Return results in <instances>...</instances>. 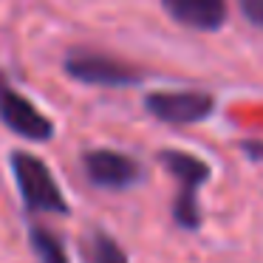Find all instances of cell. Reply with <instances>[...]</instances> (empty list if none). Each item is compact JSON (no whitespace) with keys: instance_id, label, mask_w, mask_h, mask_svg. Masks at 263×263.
<instances>
[{"instance_id":"3","label":"cell","mask_w":263,"mask_h":263,"mask_svg":"<svg viewBox=\"0 0 263 263\" xmlns=\"http://www.w3.org/2000/svg\"><path fill=\"white\" fill-rule=\"evenodd\" d=\"M147 110L167 125H193L212 114L215 99L204 91H159L144 99Z\"/></svg>"},{"instance_id":"2","label":"cell","mask_w":263,"mask_h":263,"mask_svg":"<svg viewBox=\"0 0 263 263\" xmlns=\"http://www.w3.org/2000/svg\"><path fill=\"white\" fill-rule=\"evenodd\" d=\"M161 164L170 170V176L178 181V195L176 204H173V218H176L181 227L193 229L198 227V187L206 181L210 176V167L201 159L181 150H164L161 153Z\"/></svg>"},{"instance_id":"11","label":"cell","mask_w":263,"mask_h":263,"mask_svg":"<svg viewBox=\"0 0 263 263\" xmlns=\"http://www.w3.org/2000/svg\"><path fill=\"white\" fill-rule=\"evenodd\" d=\"M246 150H249L252 156H263V144H246Z\"/></svg>"},{"instance_id":"7","label":"cell","mask_w":263,"mask_h":263,"mask_svg":"<svg viewBox=\"0 0 263 263\" xmlns=\"http://www.w3.org/2000/svg\"><path fill=\"white\" fill-rule=\"evenodd\" d=\"M173 20L198 31H215L227 20V0H161Z\"/></svg>"},{"instance_id":"8","label":"cell","mask_w":263,"mask_h":263,"mask_svg":"<svg viewBox=\"0 0 263 263\" xmlns=\"http://www.w3.org/2000/svg\"><path fill=\"white\" fill-rule=\"evenodd\" d=\"M31 246H34L37 257L43 263H68V255H65L63 243L51 229H43V227L31 229Z\"/></svg>"},{"instance_id":"1","label":"cell","mask_w":263,"mask_h":263,"mask_svg":"<svg viewBox=\"0 0 263 263\" xmlns=\"http://www.w3.org/2000/svg\"><path fill=\"white\" fill-rule=\"evenodd\" d=\"M14 178H17L20 195H23L26 206L34 212H54L63 215L68 212V204L63 198V190L54 181L51 170L46 167V161L37 159L31 153H14L12 156Z\"/></svg>"},{"instance_id":"9","label":"cell","mask_w":263,"mask_h":263,"mask_svg":"<svg viewBox=\"0 0 263 263\" xmlns=\"http://www.w3.org/2000/svg\"><path fill=\"white\" fill-rule=\"evenodd\" d=\"M88 255H91V263H127V255L122 252V246L105 232L93 235Z\"/></svg>"},{"instance_id":"6","label":"cell","mask_w":263,"mask_h":263,"mask_svg":"<svg viewBox=\"0 0 263 263\" xmlns=\"http://www.w3.org/2000/svg\"><path fill=\"white\" fill-rule=\"evenodd\" d=\"M85 173L97 187L125 190L139 178V164L125 153L116 150H91L85 153Z\"/></svg>"},{"instance_id":"5","label":"cell","mask_w":263,"mask_h":263,"mask_svg":"<svg viewBox=\"0 0 263 263\" xmlns=\"http://www.w3.org/2000/svg\"><path fill=\"white\" fill-rule=\"evenodd\" d=\"M65 71L74 80L88 82V85H130V82H139V71H133L127 63H119L108 54L77 51L65 60Z\"/></svg>"},{"instance_id":"10","label":"cell","mask_w":263,"mask_h":263,"mask_svg":"<svg viewBox=\"0 0 263 263\" xmlns=\"http://www.w3.org/2000/svg\"><path fill=\"white\" fill-rule=\"evenodd\" d=\"M240 12L252 26H263V0H240Z\"/></svg>"},{"instance_id":"4","label":"cell","mask_w":263,"mask_h":263,"mask_svg":"<svg viewBox=\"0 0 263 263\" xmlns=\"http://www.w3.org/2000/svg\"><path fill=\"white\" fill-rule=\"evenodd\" d=\"M0 119L17 136L31 139V142H46L54 133L51 119L43 116L20 91H14L6 82V77H0Z\"/></svg>"}]
</instances>
